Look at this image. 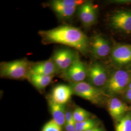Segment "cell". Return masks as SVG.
Returning <instances> with one entry per match:
<instances>
[{
  "label": "cell",
  "mask_w": 131,
  "mask_h": 131,
  "mask_svg": "<svg viewBox=\"0 0 131 131\" xmlns=\"http://www.w3.org/2000/svg\"><path fill=\"white\" fill-rule=\"evenodd\" d=\"M39 34L45 44L59 43L72 47L85 53L89 48L87 36L79 28L70 25H62L47 31H41Z\"/></svg>",
  "instance_id": "cell-1"
},
{
  "label": "cell",
  "mask_w": 131,
  "mask_h": 131,
  "mask_svg": "<svg viewBox=\"0 0 131 131\" xmlns=\"http://www.w3.org/2000/svg\"><path fill=\"white\" fill-rule=\"evenodd\" d=\"M30 67L25 59L3 63L1 65V76L13 79H24L28 76Z\"/></svg>",
  "instance_id": "cell-2"
},
{
  "label": "cell",
  "mask_w": 131,
  "mask_h": 131,
  "mask_svg": "<svg viewBox=\"0 0 131 131\" xmlns=\"http://www.w3.org/2000/svg\"><path fill=\"white\" fill-rule=\"evenodd\" d=\"M73 94L84 99L92 103H100L104 96V94L100 89L93 85L85 82L70 84Z\"/></svg>",
  "instance_id": "cell-3"
},
{
  "label": "cell",
  "mask_w": 131,
  "mask_h": 131,
  "mask_svg": "<svg viewBox=\"0 0 131 131\" xmlns=\"http://www.w3.org/2000/svg\"><path fill=\"white\" fill-rule=\"evenodd\" d=\"M84 3L80 0H55L51 3L50 6L59 17L68 19L72 17L77 8Z\"/></svg>",
  "instance_id": "cell-4"
},
{
  "label": "cell",
  "mask_w": 131,
  "mask_h": 131,
  "mask_svg": "<svg viewBox=\"0 0 131 131\" xmlns=\"http://www.w3.org/2000/svg\"><path fill=\"white\" fill-rule=\"evenodd\" d=\"M130 80L131 76L126 71L117 70L108 80L106 89L110 93H119L129 85Z\"/></svg>",
  "instance_id": "cell-5"
},
{
  "label": "cell",
  "mask_w": 131,
  "mask_h": 131,
  "mask_svg": "<svg viewBox=\"0 0 131 131\" xmlns=\"http://www.w3.org/2000/svg\"><path fill=\"white\" fill-rule=\"evenodd\" d=\"M77 57L75 52L70 49H62L54 53L52 59L58 70L65 71Z\"/></svg>",
  "instance_id": "cell-6"
},
{
  "label": "cell",
  "mask_w": 131,
  "mask_h": 131,
  "mask_svg": "<svg viewBox=\"0 0 131 131\" xmlns=\"http://www.w3.org/2000/svg\"><path fill=\"white\" fill-rule=\"evenodd\" d=\"M65 73L66 77L72 83H77L84 81L88 75V70L84 63L78 56L72 64L66 70Z\"/></svg>",
  "instance_id": "cell-7"
},
{
  "label": "cell",
  "mask_w": 131,
  "mask_h": 131,
  "mask_svg": "<svg viewBox=\"0 0 131 131\" xmlns=\"http://www.w3.org/2000/svg\"><path fill=\"white\" fill-rule=\"evenodd\" d=\"M113 27L127 33L131 32V11H121L110 18Z\"/></svg>",
  "instance_id": "cell-8"
},
{
  "label": "cell",
  "mask_w": 131,
  "mask_h": 131,
  "mask_svg": "<svg viewBox=\"0 0 131 131\" xmlns=\"http://www.w3.org/2000/svg\"><path fill=\"white\" fill-rule=\"evenodd\" d=\"M90 82L94 86H101L106 84L107 76L105 68L99 63H95L88 70Z\"/></svg>",
  "instance_id": "cell-9"
},
{
  "label": "cell",
  "mask_w": 131,
  "mask_h": 131,
  "mask_svg": "<svg viewBox=\"0 0 131 131\" xmlns=\"http://www.w3.org/2000/svg\"><path fill=\"white\" fill-rule=\"evenodd\" d=\"M91 49L93 55L98 58H102L107 56L111 50L109 42L100 35L94 37Z\"/></svg>",
  "instance_id": "cell-10"
},
{
  "label": "cell",
  "mask_w": 131,
  "mask_h": 131,
  "mask_svg": "<svg viewBox=\"0 0 131 131\" xmlns=\"http://www.w3.org/2000/svg\"><path fill=\"white\" fill-rule=\"evenodd\" d=\"M80 19L85 25H91L96 21L97 14L96 7L91 3L85 2L78 8Z\"/></svg>",
  "instance_id": "cell-11"
},
{
  "label": "cell",
  "mask_w": 131,
  "mask_h": 131,
  "mask_svg": "<svg viewBox=\"0 0 131 131\" xmlns=\"http://www.w3.org/2000/svg\"><path fill=\"white\" fill-rule=\"evenodd\" d=\"M72 94L73 92L70 85L59 84L52 90L50 100L56 103L64 105L69 101Z\"/></svg>",
  "instance_id": "cell-12"
},
{
  "label": "cell",
  "mask_w": 131,
  "mask_h": 131,
  "mask_svg": "<svg viewBox=\"0 0 131 131\" xmlns=\"http://www.w3.org/2000/svg\"><path fill=\"white\" fill-rule=\"evenodd\" d=\"M112 58L118 65H125L131 62V45H119L112 51Z\"/></svg>",
  "instance_id": "cell-13"
},
{
  "label": "cell",
  "mask_w": 131,
  "mask_h": 131,
  "mask_svg": "<svg viewBox=\"0 0 131 131\" xmlns=\"http://www.w3.org/2000/svg\"><path fill=\"white\" fill-rule=\"evenodd\" d=\"M57 70L52 59L42 61L31 66L29 74L54 75Z\"/></svg>",
  "instance_id": "cell-14"
},
{
  "label": "cell",
  "mask_w": 131,
  "mask_h": 131,
  "mask_svg": "<svg viewBox=\"0 0 131 131\" xmlns=\"http://www.w3.org/2000/svg\"><path fill=\"white\" fill-rule=\"evenodd\" d=\"M108 109L110 116L114 119H120L127 110L126 105L117 98L111 99L108 103Z\"/></svg>",
  "instance_id": "cell-15"
},
{
  "label": "cell",
  "mask_w": 131,
  "mask_h": 131,
  "mask_svg": "<svg viewBox=\"0 0 131 131\" xmlns=\"http://www.w3.org/2000/svg\"><path fill=\"white\" fill-rule=\"evenodd\" d=\"M49 106L53 118L52 119L60 126L64 125L66 111L64 105L56 103L50 99Z\"/></svg>",
  "instance_id": "cell-16"
},
{
  "label": "cell",
  "mask_w": 131,
  "mask_h": 131,
  "mask_svg": "<svg viewBox=\"0 0 131 131\" xmlns=\"http://www.w3.org/2000/svg\"><path fill=\"white\" fill-rule=\"evenodd\" d=\"M53 76L28 74L27 77L35 88L39 90H42L46 88L51 83Z\"/></svg>",
  "instance_id": "cell-17"
},
{
  "label": "cell",
  "mask_w": 131,
  "mask_h": 131,
  "mask_svg": "<svg viewBox=\"0 0 131 131\" xmlns=\"http://www.w3.org/2000/svg\"><path fill=\"white\" fill-rule=\"evenodd\" d=\"M116 131H131V114H127L119 119Z\"/></svg>",
  "instance_id": "cell-18"
},
{
  "label": "cell",
  "mask_w": 131,
  "mask_h": 131,
  "mask_svg": "<svg viewBox=\"0 0 131 131\" xmlns=\"http://www.w3.org/2000/svg\"><path fill=\"white\" fill-rule=\"evenodd\" d=\"M76 131H86L97 127V123L93 119L89 118L83 122H75Z\"/></svg>",
  "instance_id": "cell-19"
},
{
  "label": "cell",
  "mask_w": 131,
  "mask_h": 131,
  "mask_svg": "<svg viewBox=\"0 0 131 131\" xmlns=\"http://www.w3.org/2000/svg\"><path fill=\"white\" fill-rule=\"evenodd\" d=\"M73 117L75 122H83L89 118V113L88 111L81 107L76 108L72 112Z\"/></svg>",
  "instance_id": "cell-20"
},
{
  "label": "cell",
  "mask_w": 131,
  "mask_h": 131,
  "mask_svg": "<svg viewBox=\"0 0 131 131\" xmlns=\"http://www.w3.org/2000/svg\"><path fill=\"white\" fill-rule=\"evenodd\" d=\"M61 126L53 119L48 122L42 129V131H61Z\"/></svg>",
  "instance_id": "cell-21"
},
{
  "label": "cell",
  "mask_w": 131,
  "mask_h": 131,
  "mask_svg": "<svg viewBox=\"0 0 131 131\" xmlns=\"http://www.w3.org/2000/svg\"><path fill=\"white\" fill-rule=\"evenodd\" d=\"M64 126L66 131H76L75 122H66Z\"/></svg>",
  "instance_id": "cell-22"
},
{
  "label": "cell",
  "mask_w": 131,
  "mask_h": 131,
  "mask_svg": "<svg viewBox=\"0 0 131 131\" xmlns=\"http://www.w3.org/2000/svg\"><path fill=\"white\" fill-rule=\"evenodd\" d=\"M66 122H75L73 117V114L70 110H67L66 112L65 115Z\"/></svg>",
  "instance_id": "cell-23"
},
{
  "label": "cell",
  "mask_w": 131,
  "mask_h": 131,
  "mask_svg": "<svg viewBox=\"0 0 131 131\" xmlns=\"http://www.w3.org/2000/svg\"><path fill=\"white\" fill-rule=\"evenodd\" d=\"M125 97L128 100L131 102V90H127Z\"/></svg>",
  "instance_id": "cell-24"
},
{
  "label": "cell",
  "mask_w": 131,
  "mask_h": 131,
  "mask_svg": "<svg viewBox=\"0 0 131 131\" xmlns=\"http://www.w3.org/2000/svg\"><path fill=\"white\" fill-rule=\"evenodd\" d=\"M86 131H103V129H102L101 128L96 127H95V128L91 129Z\"/></svg>",
  "instance_id": "cell-25"
},
{
  "label": "cell",
  "mask_w": 131,
  "mask_h": 131,
  "mask_svg": "<svg viewBox=\"0 0 131 131\" xmlns=\"http://www.w3.org/2000/svg\"><path fill=\"white\" fill-rule=\"evenodd\" d=\"M127 90H131V82H130V84L128 85Z\"/></svg>",
  "instance_id": "cell-26"
}]
</instances>
